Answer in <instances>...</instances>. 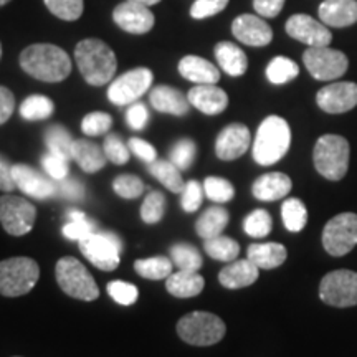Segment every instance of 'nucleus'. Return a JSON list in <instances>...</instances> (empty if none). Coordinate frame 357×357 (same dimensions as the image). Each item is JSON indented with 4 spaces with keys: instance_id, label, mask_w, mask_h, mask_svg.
I'll list each match as a JSON object with an SVG mask.
<instances>
[{
    "instance_id": "1",
    "label": "nucleus",
    "mask_w": 357,
    "mask_h": 357,
    "mask_svg": "<svg viewBox=\"0 0 357 357\" xmlns=\"http://www.w3.org/2000/svg\"><path fill=\"white\" fill-rule=\"evenodd\" d=\"M20 66L26 75L45 83H58L71 73V58L52 43H35L20 53Z\"/></svg>"
},
{
    "instance_id": "2",
    "label": "nucleus",
    "mask_w": 357,
    "mask_h": 357,
    "mask_svg": "<svg viewBox=\"0 0 357 357\" xmlns=\"http://www.w3.org/2000/svg\"><path fill=\"white\" fill-rule=\"evenodd\" d=\"M75 60L84 82L91 86H102L113 82L118 68L114 52L98 38L82 40L75 48Z\"/></svg>"
},
{
    "instance_id": "3",
    "label": "nucleus",
    "mask_w": 357,
    "mask_h": 357,
    "mask_svg": "<svg viewBox=\"0 0 357 357\" xmlns=\"http://www.w3.org/2000/svg\"><path fill=\"white\" fill-rule=\"evenodd\" d=\"M291 146V129L281 116H268L258 126L253 141V159L260 166H271L287 155Z\"/></svg>"
},
{
    "instance_id": "4",
    "label": "nucleus",
    "mask_w": 357,
    "mask_h": 357,
    "mask_svg": "<svg viewBox=\"0 0 357 357\" xmlns=\"http://www.w3.org/2000/svg\"><path fill=\"white\" fill-rule=\"evenodd\" d=\"M349 142L337 134H324L312 151L314 167L329 181H341L349 169Z\"/></svg>"
},
{
    "instance_id": "5",
    "label": "nucleus",
    "mask_w": 357,
    "mask_h": 357,
    "mask_svg": "<svg viewBox=\"0 0 357 357\" xmlns=\"http://www.w3.org/2000/svg\"><path fill=\"white\" fill-rule=\"evenodd\" d=\"M225 333V323L207 311L189 312L177 323L178 337L192 346H213L222 341Z\"/></svg>"
},
{
    "instance_id": "6",
    "label": "nucleus",
    "mask_w": 357,
    "mask_h": 357,
    "mask_svg": "<svg viewBox=\"0 0 357 357\" xmlns=\"http://www.w3.org/2000/svg\"><path fill=\"white\" fill-rule=\"evenodd\" d=\"M55 276L58 287L75 300L95 301L100 296V289H98L95 278L77 258L65 257L58 260Z\"/></svg>"
},
{
    "instance_id": "7",
    "label": "nucleus",
    "mask_w": 357,
    "mask_h": 357,
    "mask_svg": "<svg viewBox=\"0 0 357 357\" xmlns=\"http://www.w3.org/2000/svg\"><path fill=\"white\" fill-rule=\"evenodd\" d=\"M38 263L29 257H13L0 261V294L8 298L24 296L37 284Z\"/></svg>"
},
{
    "instance_id": "8",
    "label": "nucleus",
    "mask_w": 357,
    "mask_h": 357,
    "mask_svg": "<svg viewBox=\"0 0 357 357\" xmlns=\"http://www.w3.org/2000/svg\"><path fill=\"white\" fill-rule=\"evenodd\" d=\"M79 250L88 261L102 271H113L121 260L123 242L113 231L96 230L78 242Z\"/></svg>"
},
{
    "instance_id": "9",
    "label": "nucleus",
    "mask_w": 357,
    "mask_h": 357,
    "mask_svg": "<svg viewBox=\"0 0 357 357\" xmlns=\"http://www.w3.org/2000/svg\"><path fill=\"white\" fill-rule=\"evenodd\" d=\"M303 63L314 79H337L347 71L349 60L342 52L328 47H310L303 53Z\"/></svg>"
},
{
    "instance_id": "10",
    "label": "nucleus",
    "mask_w": 357,
    "mask_h": 357,
    "mask_svg": "<svg viewBox=\"0 0 357 357\" xmlns=\"http://www.w3.org/2000/svg\"><path fill=\"white\" fill-rule=\"evenodd\" d=\"M357 245V215L346 212L333 217L323 230V247L329 255L344 257Z\"/></svg>"
},
{
    "instance_id": "11",
    "label": "nucleus",
    "mask_w": 357,
    "mask_h": 357,
    "mask_svg": "<svg viewBox=\"0 0 357 357\" xmlns=\"http://www.w3.org/2000/svg\"><path fill=\"white\" fill-rule=\"evenodd\" d=\"M154 75L149 68H134L113 79L108 88V100L116 106H129L146 95L153 86Z\"/></svg>"
},
{
    "instance_id": "12",
    "label": "nucleus",
    "mask_w": 357,
    "mask_h": 357,
    "mask_svg": "<svg viewBox=\"0 0 357 357\" xmlns=\"http://www.w3.org/2000/svg\"><path fill=\"white\" fill-rule=\"evenodd\" d=\"M35 220L37 208L32 202L10 194L0 197V223L8 235H26L33 229Z\"/></svg>"
},
{
    "instance_id": "13",
    "label": "nucleus",
    "mask_w": 357,
    "mask_h": 357,
    "mask_svg": "<svg viewBox=\"0 0 357 357\" xmlns=\"http://www.w3.org/2000/svg\"><path fill=\"white\" fill-rule=\"evenodd\" d=\"M319 298L326 305L349 307L357 305V273L351 270L331 271L321 280Z\"/></svg>"
},
{
    "instance_id": "14",
    "label": "nucleus",
    "mask_w": 357,
    "mask_h": 357,
    "mask_svg": "<svg viewBox=\"0 0 357 357\" xmlns=\"http://www.w3.org/2000/svg\"><path fill=\"white\" fill-rule=\"evenodd\" d=\"M284 29L289 37L307 45V47H328L333 40L329 26L306 13H294L288 19Z\"/></svg>"
},
{
    "instance_id": "15",
    "label": "nucleus",
    "mask_w": 357,
    "mask_h": 357,
    "mask_svg": "<svg viewBox=\"0 0 357 357\" xmlns=\"http://www.w3.org/2000/svg\"><path fill=\"white\" fill-rule=\"evenodd\" d=\"M316 102L324 113L342 114L357 106V84L352 82L331 83L321 88Z\"/></svg>"
},
{
    "instance_id": "16",
    "label": "nucleus",
    "mask_w": 357,
    "mask_h": 357,
    "mask_svg": "<svg viewBox=\"0 0 357 357\" xmlns=\"http://www.w3.org/2000/svg\"><path fill=\"white\" fill-rule=\"evenodd\" d=\"M12 176L17 189H20L29 197L45 200L58 194L56 182L50 176H43L42 172L35 171L33 167L25 166V164L12 166Z\"/></svg>"
},
{
    "instance_id": "17",
    "label": "nucleus",
    "mask_w": 357,
    "mask_h": 357,
    "mask_svg": "<svg viewBox=\"0 0 357 357\" xmlns=\"http://www.w3.org/2000/svg\"><path fill=\"white\" fill-rule=\"evenodd\" d=\"M113 20L119 29L132 35H142L151 32L155 24V17L149 10V7L141 6V3L136 2H129V0L119 3L114 8Z\"/></svg>"
},
{
    "instance_id": "18",
    "label": "nucleus",
    "mask_w": 357,
    "mask_h": 357,
    "mask_svg": "<svg viewBox=\"0 0 357 357\" xmlns=\"http://www.w3.org/2000/svg\"><path fill=\"white\" fill-rule=\"evenodd\" d=\"M234 37L248 47H266L273 40V30L261 17L242 13L231 24Z\"/></svg>"
},
{
    "instance_id": "19",
    "label": "nucleus",
    "mask_w": 357,
    "mask_h": 357,
    "mask_svg": "<svg viewBox=\"0 0 357 357\" xmlns=\"http://www.w3.org/2000/svg\"><path fill=\"white\" fill-rule=\"evenodd\" d=\"M250 142V129L245 124L231 123L223 128L215 141V154L222 160L238 159L248 151Z\"/></svg>"
},
{
    "instance_id": "20",
    "label": "nucleus",
    "mask_w": 357,
    "mask_h": 357,
    "mask_svg": "<svg viewBox=\"0 0 357 357\" xmlns=\"http://www.w3.org/2000/svg\"><path fill=\"white\" fill-rule=\"evenodd\" d=\"M187 98H189L190 106L208 116L220 114L229 106L227 93L215 84H197L187 93Z\"/></svg>"
},
{
    "instance_id": "21",
    "label": "nucleus",
    "mask_w": 357,
    "mask_h": 357,
    "mask_svg": "<svg viewBox=\"0 0 357 357\" xmlns=\"http://www.w3.org/2000/svg\"><path fill=\"white\" fill-rule=\"evenodd\" d=\"M318 13L324 25L346 29L357 22V0H324Z\"/></svg>"
},
{
    "instance_id": "22",
    "label": "nucleus",
    "mask_w": 357,
    "mask_h": 357,
    "mask_svg": "<svg viewBox=\"0 0 357 357\" xmlns=\"http://www.w3.org/2000/svg\"><path fill=\"white\" fill-rule=\"evenodd\" d=\"M293 182L287 174L270 172L263 174L253 182L252 192L253 197L263 202H275V200L284 199L291 192Z\"/></svg>"
},
{
    "instance_id": "23",
    "label": "nucleus",
    "mask_w": 357,
    "mask_h": 357,
    "mask_svg": "<svg viewBox=\"0 0 357 357\" xmlns=\"http://www.w3.org/2000/svg\"><path fill=\"white\" fill-rule=\"evenodd\" d=\"M151 106L155 111L164 114H172V116H185L190 109L189 98L184 93H181L178 89L172 86H166V84H160L155 86L149 95Z\"/></svg>"
},
{
    "instance_id": "24",
    "label": "nucleus",
    "mask_w": 357,
    "mask_h": 357,
    "mask_svg": "<svg viewBox=\"0 0 357 357\" xmlns=\"http://www.w3.org/2000/svg\"><path fill=\"white\" fill-rule=\"evenodd\" d=\"M178 73L187 82L197 84H215L220 79V70L215 65L197 55H187L178 61Z\"/></svg>"
},
{
    "instance_id": "25",
    "label": "nucleus",
    "mask_w": 357,
    "mask_h": 357,
    "mask_svg": "<svg viewBox=\"0 0 357 357\" xmlns=\"http://www.w3.org/2000/svg\"><path fill=\"white\" fill-rule=\"evenodd\" d=\"M258 275H260V268L253 265L247 258V260H235L222 268V271L218 273V281L222 287L229 289H240L255 283Z\"/></svg>"
},
{
    "instance_id": "26",
    "label": "nucleus",
    "mask_w": 357,
    "mask_h": 357,
    "mask_svg": "<svg viewBox=\"0 0 357 357\" xmlns=\"http://www.w3.org/2000/svg\"><path fill=\"white\" fill-rule=\"evenodd\" d=\"M215 58L220 68L230 77H242L247 73L248 58L240 47L231 42H220L215 45Z\"/></svg>"
},
{
    "instance_id": "27",
    "label": "nucleus",
    "mask_w": 357,
    "mask_h": 357,
    "mask_svg": "<svg viewBox=\"0 0 357 357\" xmlns=\"http://www.w3.org/2000/svg\"><path fill=\"white\" fill-rule=\"evenodd\" d=\"M288 252L281 243H252L248 247V260L260 270H273L287 261Z\"/></svg>"
},
{
    "instance_id": "28",
    "label": "nucleus",
    "mask_w": 357,
    "mask_h": 357,
    "mask_svg": "<svg viewBox=\"0 0 357 357\" xmlns=\"http://www.w3.org/2000/svg\"><path fill=\"white\" fill-rule=\"evenodd\" d=\"M71 159L83 169L84 172L95 174L106 166V154L100 146L86 139H77L73 142Z\"/></svg>"
},
{
    "instance_id": "29",
    "label": "nucleus",
    "mask_w": 357,
    "mask_h": 357,
    "mask_svg": "<svg viewBox=\"0 0 357 357\" xmlns=\"http://www.w3.org/2000/svg\"><path fill=\"white\" fill-rule=\"evenodd\" d=\"M205 284L204 276L190 271L177 270L166 281L167 291L176 298H192L202 293Z\"/></svg>"
},
{
    "instance_id": "30",
    "label": "nucleus",
    "mask_w": 357,
    "mask_h": 357,
    "mask_svg": "<svg viewBox=\"0 0 357 357\" xmlns=\"http://www.w3.org/2000/svg\"><path fill=\"white\" fill-rule=\"evenodd\" d=\"M229 212L227 208L220 207V205H213V207L207 208L202 215L199 217L197 223H195V230L200 238L208 240L213 236H218L223 234L225 227L229 225Z\"/></svg>"
},
{
    "instance_id": "31",
    "label": "nucleus",
    "mask_w": 357,
    "mask_h": 357,
    "mask_svg": "<svg viewBox=\"0 0 357 357\" xmlns=\"http://www.w3.org/2000/svg\"><path fill=\"white\" fill-rule=\"evenodd\" d=\"M147 171L151 176H154L164 187H167L169 190L174 194H182L184 190V181H182L181 169L176 164H172L171 160H158L147 164Z\"/></svg>"
},
{
    "instance_id": "32",
    "label": "nucleus",
    "mask_w": 357,
    "mask_h": 357,
    "mask_svg": "<svg viewBox=\"0 0 357 357\" xmlns=\"http://www.w3.org/2000/svg\"><path fill=\"white\" fill-rule=\"evenodd\" d=\"M73 137L68 132V129L53 124L45 131V144L48 147V153L60 155V158L71 159V151H73Z\"/></svg>"
},
{
    "instance_id": "33",
    "label": "nucleus",
    "mask_w": 357,
    "mask_h": 357,
    "mask_svg": "<svg viewBox=\"0 0 357 357\" xmlns=\"http://www.w3.org/2000/svg\"><path fill=\"white\" fill-rule=\"evenodd\" d=\"M171 260L178 270L190 271V273H199L204 265L202 255L194 245L189 243H176L171 247Z\"/></svg>"
},
{
    "instance_id": "34",
    "label": "nucleus",
    "mask_w": 357,
    "mask_h": 357,
    "mask_svg": "<svg viewBox=\"0 0 357 357\" xmlns=\"http://www.w3.org/2000/svg\"><path fill=\"white\" fill-rule=\"evenodd\" d=\"M172 265L167 257H153L134 261V270L146 280H167L172 275Z\"/></svg>"
},
{
    "instance_id": "35",
    "label": "nucleus",
    "mask_w": 357,
    "mask_h": 357,
    "mask_svg": "<svg viewBox=\"0 0 357 357\" xmlns=\"http://www.w3.org/2000/svg\"><path fill=\"white\" fill-rule=\"evenodd\" d=\"M204 248L207 255L218 261H235L240 253V245L234 238L225 235L213 236L204 242Z\"/></svg>"
},
{
    "instance_id": "36",
    "label": "nucleus",
    "mask_w": 357,
    "mask_h": 357,
    "mask_svg": "<svg viewBox=\"0 0 357 357\" xmlns=\"http://www.w3.org/2000/svg\"><path fill=\"white\" fill-rule=\"evenodd\" d=\"M55 111V105L48 96L32 95L22 102L20 116L25 121H43L48 119Z\"/></svg>"
},
{
    "instance_id": "37",
    "label": "nucleus",
    "mask_w": 357,
    "mask_h": 357,
    "mask_svg": "<svg viewBox=\"0 0 357 357\" xmlns=\"http://www.w3.org/2000/svg\"><path fill=\"white\" fill-rule=\"evenodd\" d=\"M300 75V66L287 56H275L266 66V78L273 84H284Z\"/></svg>"
},
{
    "instance_id": "38",
    "label": "nucleus",
    "mask_w": 357,
    "mask_h": 357,
    "mask_svg": "<svg viewBox=\"0 0 357 357\" xmlns=\"http://www.w3.org/2000/svg\"><path fill=\"white\" fill-rule=\"evenodd\" d=\"M281 217L289 231H301L306 227L307 211L300 199H288L281 205Z\"/></svg>"
},
{
    "instance_id": "39",
    "label": "nucleus",
    "mask_w": 357,
    "mask_h": 357,
    "mask_svg": "<svg viewBox=\"0 0 357 357\" xmlns=\"http://www.w3.org/2000/svg\"><path fill=\"white\" fill-rule=\"evenodd\" d=\"M273 227V220L271 215L263 208H257V211L250 212L243 222L245 234L252 236V238H263L271 231Z\"/></svg>"
},
{
    "instance_id": "40",
    "label": "nucleus",
    "mask_w": 357,
    "mask_h": 357,
    "mask_svg": "<svg viewBox=\"0 0 357 357\" xmlns=\"http://www.w3.org/2000/svg\"><path fill=\"white\" fill-rule=\"evenodd\" d=\"M164 212H166V197H164V194L159 190H151L141 207L142 222L149 223V225L158 223L164 217Z\"/></svg>"
},
{
    "instance_id": "41",
    "label": "nucleus",
    "mask_w": 357,
    "mask_h": 357,
    "mask_svg": "<svg viewBox=\"0 0 357 357\" xmlns=\"http://www.w3.org/2000/svg\"><path fill=\"white\" fill-rule=\"evenodd\" d=\"M53 15L65 22H75L83 15V0H43Z\"/></svg>"
},
{
    "instance_id": "42",
    "label": "nucleus",
    "mask_w": 357,
    "mask_h": 357,
    "mask_svg": "<svg viewBox=\"0 0 357 357\" xmlns=\"http://www.w3.org/2000/svg\"><path fill=\"white\" fill-rule=\"evenodd\" d=\"M204 192L212 202H218V204L230 202L235 195L234 185H231L227 178L213 177V176L205 178Z\"/></svg>"
},
{
    "instance_id": "43",
    "label": "nucleus",
    "mask_w": 357,
    "mask_h": 357,
    "mask_svg": "<svg viewBox=\"0 0 357 357\" xmlns=\"http://www.w3.org/2000/svg\"><path fill=\"white\" fill-rule=\"evenodd\" d=\"M195 154H197V146L192 139H181L172 146L171 154H169V160L181 169V171H187L194 162Z\"/></svg>"
},
{
    "instance_id": "44",
    "label": "nucleus",
    "mask_w": 357,
    "mask_h": 357,
    "mask_svg": "<svg viewBox=\"0 0 357 357\" xmlns=\"http://www.w3.org/2000/svg\"><path fill=\"white\" fill-rule=\"evenodd\" d=\"M113 189L119 197L131 200L141 197V194L144 192V182L132 174H121L114 178Z\"/></svg>"
},
{
    "instance_id": "45",
    "label": "nucleus",
    "mask_w": 357,
    "mask_h": 357,
    "mask_svg": "<svg viewBox=\"0 0 357 357\" xmlns=\"http://www.w3.org/2000/svg\"><path fill=\"white\" fill-rule=\"evenodd\" d=\"M113 126V118L108 113H102V111H95V113H89L83 118L82 121V131L86 136H101L106 134Z\"/></svg>"
},
{
    "instance_id": "46",
    "label": "nucleus",
    "mask_w": 357,
    "mask_h": 357,
    "mask_svg": "<svg viewBox=\"0 0 357 357\" xmlns=\"http://www.w3.org/2000/svg\"><path fill=\"white\" fill-rule=\"evenodd\" d=\"M108 294L118 303V305L131 306L137 301L139 291H137V288L131 283H126V281L121 280H114L108 283Z\"/></svg>"
},
{
    "instance_id": "47",
    "label": "nucleus",
    "mask_w": 357,
    "mask_h": 357,
    "mask_svg": "<svg viewBox=\"0 0 357 357\" xmlns=\"http://www.w3.org/2000/svg\"><path fill=\"white\" fill-rule=\"evenodd\" d=\"M102 151H105L106 159L111 160L113 164H118V166H123V164H126L129 160V146L124 144L118 134L106 136Z\"/></svg>"
},
{
    "instance_id": "48",
    "label": "nucleus",
    "mask_w": 357,
    "mask_h": 357,
    "mask_svg": "<svg viewBox=\"0 0 357 357\" xmlns=\"http://www.w3.org/2000/svg\"><path fill=\"white\" fill-rule=\"evenodd\" d=\"M204 187L199 184L197 181H189L184 185V190H182V199L181 205L182 211L187 213H194L199 211V207L202 205L204 199Z\"/></svg>"
},
{
    "instance_id": "49",
    "label": "nucleus",
    "mask_w": 357,
    "mask_h": 357,
    "mask_svg": "<svg viewBox=\"0 0 357 357\" xmlns=\"http://www.w3.org/2000/svg\"><path fill=\"white\" fill-rule=\"evenodd\" d=\"M42 167L43 171L47 172V176H50L55 182L63 181V178L68 177L70 174V166L68 159L60 158V155L47 153L42 158Z\"/></svg>"
},
{
    "instance_id": "50",
    "label": "nucleus",
    "mask_w": 357,
    "mask_h": 357,
    "mask_svg": "<svg viewBox=\"0 0 357 357\" xmlns=\"http://www.w3.org/2000/svg\"><path fill=\"white\" fill-rule=\"evenodd\" d=\"M230 0H195L190 7V17L195 20H204L225 10Z\"/></svg>"
},
{
    "instance_id": "51",
    "label": "nucleus",
    "mask_w": 357,
    "mask_h": 357,
    "mask_svg": "<svg viewBox=\"0 0 357 357\" xmlns=\"http://www.w3.org/2000/svg\"><path fill=\"white\" fill-rule=\"evenodd\" d=\"M63 236L68 240H83L84 236L91 235L93 231H96V223L91 220V218L84 215L83 218H78V220H68V223L63 227Z\"/></svg>"
},
{
    "instance_id": "52",
    "label": "nucleus",
    "mask_w": 357,
    "mask_h": 357,
    "mask_svg": "<svg viewBox=\"0 0 357 357\" xmlns=\"http://www.w3.org/2000/svg\"><path fill=\"white\" fill-rule=\"evenodd\" d=\"M149 121V111L142 102H132L126 111V123L134 131H142Z\"/></svg>"
},
{
    "instance_id": "53",
    "label": "nucleus",
    "mask_w": 357,
    "mask_h": 357,
    "mask_svg": "<svg viewBox=\"0 0 357 357\" xmlns=\"http://www.w3.org/2000/svg\"><path fill=\"white\" fill-rule=\"evenodd\" d=\"M58 194L66 200H73V202H82L84 199V187L78 178L66 177L63 181L58 182Z\"/></svg>"
},
{
    "instance_id": "54",
    "label": "nucleus",
    "mask_w": 357,
    "mask_h": 357,
    "mask_svg": "<svg viewBox=\"0 0 357 357\" xmlns=\"http://www.w3.org/2000/svg\"><path fill=\"white\" fill-rule=\"evenodd\" d=\"M128 146H129V151H131L136 158H139L147 164L154 162L155 158H158L155 147L144 139H139V137H131L128 142Z\"/></svg>"
},
{
    "instance_id": "55",
    "label": "nucleus",
    "mask_w": 357,
    "mask_h": 357,
    "mask_svg": "<svg viewBox=\"0 0 357 357\" xmlns=\"http://www.w3.org/2000/svg\"><path fill=\"white\" fill-rule=\"evenodd\" d=\"M284 2L287 0H253V8L260 17L265 19H273V17L280 15V12L283 10Z\"/></svg>"
},
{
    "instance_id": "56",
    "label": "nucleus",
    "mask_w": 357,
    "mask_h": 357,
    "mask_svg": "<svg viewBox=\"0 0 357 357\" xmlns=\"http://www.w3.org/2000/svg\"><path fill=\"white\" fill-rule=\"evenodd\" d=\"M15 109V98L13 93L6 86H0V126L7 123Z\"/></svg>"
},
{
    "instance_id": "57",
    "label": "nucleus",
    "mask_w": 357,
    "mask_h": 357,
    "mask_svg": "<svg viewBox=\"0 0 357 357\" xmlns=\"http://www.w3.org/2000/svg\"><path fill=\"white\" fill-rule=\"evenodd\" d=\"M13 189H17V185L12 176V164L0 155V190L12 192Z\"/></svg>"
},
{
    "instance_id": "58",
    "label": "nucleus",
    "mask_w": 357,
    "mask_h": 357,
    "mask_svg": "<svg viewBox=\"0 0 357 357\" xmlns=\"http://www.w3.org/2000/svg\"><path fill=\"white\" fill-rule=\"evenodd\" d=\"M129 2H136V3H141V6L151 7V6H155V3H159L160 0H129Z\"/></svg>"
},
{
    "instance_id": "59",
    "label": "nucleus",
    "mask_w": 357,
    "mask_h": 357,
    "mask_svg": "<svg viewBox=\"0 0 357 357\" xmlns=\"http://www.w3.org/2000/svg\"><path fill=\"white\" fill-rule=\"evenodd\" d=\"M10 2V0H0V7H3V6H7V3Z\"/></svg>"
},
{
    "instance_id": "60",
    "label": "nucleus",
    "mask_w": 357,
    "mask_h": 357,
    "mask_svg": "<svg viewBox=\"0 0 357 357\" xmlns=\"http://www.w3.org/2000/svg\"><path fill=\"white\" fill-rule=\"evenodd\" d=\"M0 56H2V45H0Z\"/></svg>"
}]
</instances>
